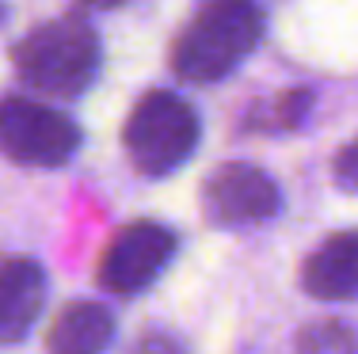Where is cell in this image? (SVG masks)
<instances>
[{"instance_id":"obj_1","label":"cell","mask_w":358,"mask_h":354,"mask_svg":"<svg viewBox=\"0 0 358 354\" xmlns=\"http://www.w3.org/2000/svg\"><path fill=\"white\" fill-rule=\"evenodd\" d=\"M12 65L15 77L35 91L76 99L92 88L99 73V35L80 15H57L15 42Z\"/></svg>"},{"instance_id":"obj_2","label":"cell","mask_w":358,"mask_h":354,"mask_svg":"<svg viewBox=\"0 0 358 354\" xmlns=\"http://www.w3.org/2000/svg\"><path fill=\"white\" fill-rule=\"evenodd\" d=\"M263 38V12L252 0H210L172 46V73L187 84H214L236 69Z\"/></svg>"},{"instance_id":"obj_3","label":"cell","mask_w":358,"mask_h":354,"mask_svg":"<svg viewBox=\"0 0 358 354\" xmlns=\"http://www.w3.org/2000/svg\"><path fill=\"white\" fill-rule=\"evenodd\" d=\"M122 145L141 175H152V179L172 175L191 160L199 145V115L176 91H149L126 118Z\"/></svg>"},{"instance_id":"obj_4","label":"cell","mask_w":358,"mask_h":354,"mask_svg":"<svg viewBox=\"0 0 358 354\" xmlns=\"http://www.w3.org/2000/svg\"><path fill=\"white\" fill-rule=\"evenodd\" d=\"M80 149V126L69 115L23 96L0 99V153L27 168H57Z\"/></svg>"},{"instance_id":"obj_5","label":"cell","mask_w":358,"mask_h":354,"mask_svg":"<svg viewBox=\"0 0 358 354\" xmlns=\"http://www.w3.org/2000/svg\"><path fill=\"white\" fill-rule=\"evenodd\" d=\"M176 256V233L160 221H130L110 236L103 259H99V282L110 293H141L160 278Z\"/></svg>"},{"instance_id":"obj_6","label":"cell","mask_w":358,"mask_h":354,"mask_svg":"<svg viewBox=\"0 0 358 354\" xmlns=\"http://www.w3.org/2000/svg\"><path fill=\"white\" fill-rule=\"evenodd\" d=\"M282 195L278 183L271 179L263 168L255 164H221L202 187V209L206 221L217 229H244V225H259L278 214Z\"/></svg>"},{"instance_id":"obj_7","label":"cell","mask_w":358,"mask_h":354,"mask_svg":"<svg viewBox=\"0 0 358 354\" xmlns=\"http://www.w3.org/2000/svg\"><path fill=\"white\" fill-rule=\"evenodd\" d=\"M301 286L317 301H358V233H331L301 267Z\"/></svg>"},{"instance_id":"obj_8","label":"cell","mask_w":358,"mask_h":354,"mask_svg":"<svg viewBox=\"0 0 358 354\" xmlns=\"http://www.w3.org/2000/svg\"><path fill=\"white\" fill-rule=\"evenodd\" d=\"M46 305V274L35 259L0 263V343H20Z\"/></svg>"},{"instance_id":"obj_9","label":"cell","mask_w":358,"mask_h":354,"mask_svg":"<svg viewBox=\"0 0 358 354\" xmlns=\"http://www.w3.org/2000/svg\"><path fill=\"white\" fill-rule=\"evenodd\" d=\"M115 339V316L96 301H69L50 324V354H103Z\"/></svg>"},{"instance_id":"obj_10","label":"cell","mask_w":358,"mask_h":354,"mask_svg":"<svg viewBox=\"0 0 358 354\" xmlns=\"http://www.w3.org/2000/svg\"><path fill=\"white\" fill-rule=\"evenodd\" d=\"M313 107V96L301 88H289L275 99H263L255 103L248 115H244V130L248 133H286V130H297L305 122Z\"/></svg>"},{"instance_id":"obj_11","label":"cell","mask_w":358,"mask_h":354,"mask_svg":"<svg viewBox=\"0 0 358 354\" xmlns=\"http://www.w3.org/2000/svg\"><path fill=\"white\" fill-rule=\"evenodd\" d=\"M297 354H358V324L317 320L297 335Z\"/></svg>"},{"instance_id":"obj_12","label":"cell","mask_w":358,"mask_h":354,"mask_svg":"<svg viewBox=\"0 0 358 354\" xmlns=\"http://www.w3.org/2000/svg\"><path fill=\"white\" fill-rule=\"evenodd\" d=\"M130 354H187L183 339L172 332H160V327H149V332H141L138 339H134Z\"/></svg>"},{"instance_id":"obj_13","label":"cell","mask_w":358,"mask_h":354,"mask_svg":"<svg viewBox=\"0 0 358 354\" xmlns=\"http://www.w3.org/2000/svg\"><path fill=\"white\" fill-rule=\"evenodd\" d=\"M336 183L343 191H358V138L351 141V145H343L339 149V156H336Z\"/></svg>"},{"instance_id":"obj_14","label":"cell","mask_w":358,"mask_h":354,"mask_svg":"<svg viewBox=\"0 0 358 354\" xmlns=\"http://www.w3.org/2000/svg\"><path fill=\"white\" fill-rule=\"evenodd\" d=\"M76 4H84V8H99V12H107V8H118V4H126V0H76Z\"/></svg>"},{"instance_id":"obj_15","label":"cell","mask_w":358,"mask_h":354,"mask_svg":"<svg viewBox=\"0 0 358 354\" xmlns=\"http://www.w3.org/2000/svg\"><path fill=\"white\" fill-rule=\"evenodd\" d=\"M4 15H8V8H4V4H0V20H4Z\"/></svg>"}]
</instances>
